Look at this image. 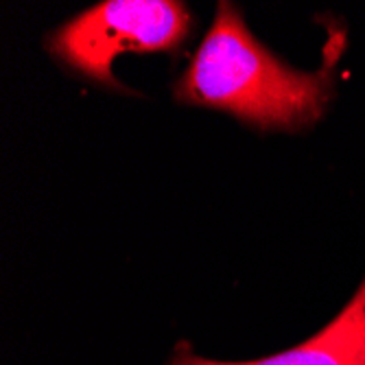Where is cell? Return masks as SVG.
I'll use <instances>...</instances> for the list:
<instances>
[{"instance_id": "cell-1", "label": "cell", "mask_w": 365, "mask_h": 365, "mask_svg": "<svg viewBox=\"0 0 365 365\" xmlns=\"http://www.w3.org/2000/svg\"><path fill=\"white\" fill-rule=\"evenodd\" d=\"M175 92L186 103L219 108L258 127L295 129L324 112L330 77L293 71L254 40L235 5L219 3Z\"/></svg>"}, {"instance_id": "cell-2", "label": "cell", "mask_w": 365, "mask_h": 365, "mask_svg": "<svg viewBox=\"0 0 365 365\" xmlns=\"http://www.w3.org/2000/svg\"><path fill=\"white\" fill-rule=\"evenodd\" d=\"M190 16L171 0H108L66 22L51 48L75 71L116 86L112 61L125 51H169L184 42Z\"/></svg>"}, {"instance_id": "cell-3", "label": "cell", "mask_w": 365, "mask_h": 365, "mask_svg": "<svg viewBox=\"0 0 365 365\" xmlns=\"http://www.w3.org/2000/svg\"><path fill=\"white\" fill-rule=\"evenodd\" d=\"M171 365H365V280L322 333L293 350L252 363H219L184 352Z\"/></svg>"}]
</instances>
